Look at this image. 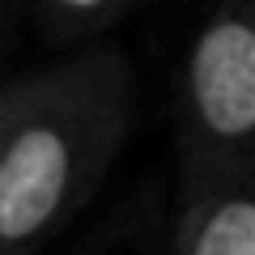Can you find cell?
I'll return each mask as SVG.
<instances>
[{
	"mask_svg": "<svg viewBox=\"0 0 255 255\" xmlns=\"http://www.w3.org/2000/svg\"><path fill=\"white\" fill-rule=\"evenodd\" d=\"M136 107V64L115 43L17 73L0 149V255H47L60 243L124 157Z\"/></svg>",
	"mask_w": 255,
	"mask_h": 255,
	"instance_id": "obj_1",
	"label": "cell"
},
{
	"mask_svg": "<svg viewBox=\"0 0 255 255\" xmlns=\"http://www.w3.org/2000/svg\"><path fill=\"white\" fill-rule=\"evenodd\" d=\"M21 17H26V0H0V55L13 47Z\"/></svg>",
	"mask_w": 255,
	"mask_h": 255,
	"instance_id": "obj_6",
	"label": "cell"
},
{
	"mask_svg": "<svg viewBox=\"0 0 255 255\" xmlns=\"http://www.w3.org/2000/svg\"><path fill=\"white\" fill-rule=\"evenodd\" d=\"M174 170L255 166V0H209L174 68Z\"/></svg>",
	"mask_w": 255,
	"mask_h": 255,
	"instance_id": "obj_2",
	"label": "cell"
},
{
	"mask_svg": "<svg viewBox=\"0 0 255 255\" xmlns=\"http://www.w3.org/2000/svg\"><path fill=\"white\" fill-rule=\"evenodd\" d=\"M140 0H26V13L34 21V34L43 47L77 51L90 43H107V34L124 17H132Z\"/></svg>",
	"mask_w": 255,
	"mask_h": 255,
	"instance_id": "obj_4",
	"label": "cell"
},
{
	"mask_svg": "<svg viewBox=\"0 0 255 255\" xmlns=\"http://www.w3.org/2000/svg\"><path fill=\"white\" fill-rule=\"evenodd\" d=\"M13 102H17V77H0V149H4V132L13 119Z\"/></svg>",
	"mask_w": 255,
	"mask_h": 255,
	"instance_id": "obj_7",
	"label": "cell"
},
{
	"mask_svg": "<svg viewBox=\"0 0 255 255\" xmlns=\"http://www.w3.org/2000/svg\"><path fill=\"white\" fill-rule=\"evenodd\" d=\"M166 255H255V166L174 170Z\"/></svg>",
	"mask_w": 255,
	"mask_h": 255,
	"instance_id": "obj_3",
	"label": "cell"
},
{
	"mask_svg": "<svg viewBox=\"0 0 255 255\" xmlns=\"http://www.w3.org/2000/svg\"><path fill=\"white\" fill-rule=\"evenodd\" d=\"M153 217H157V196L136 191L124 209L107 213V221L90 234L73 238L60 255H153Z\"/></svg>",
	"mask_w": 255,
	"mask_h": 255,
	"instance_id": "obj_5",
	"label": "cell"
}]
</instances>
